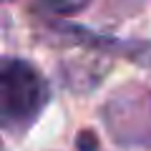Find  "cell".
I'll return each instance as SVG.
<instances>
[{"instance_id":"cell-1","label":"cell","mask_w":151,"mask_h":151,"mask_svg":"<svg viewBox=\"0 0 151 151\" xmlns=\"http://www.w3.org/2000/svg\"><path fill=\"white\" fill-rule=\"evenodd\" d=\"M50 88L43 73L23 58H3L0 63V121L10 134L30 129L48 106Z\"/></svg>"},{"instance_id":"cell-4","label":"cell","mask_w":151,"mask_h":151,"mask_svg":"<svg viewBox=\"0 0 151 151\" xmlns=\"http://www.w3.org/2000/svg\"><path fill=\"white\" fill-rule=\"evenodd\" d=\"M76 146H78V151H98V144H96L93 131H81L78 139H76Z\"/></svg>"},{"instance_id":"cell-2","label":"cell","mask_w":151,"mask_h":151,"mask_svg":"<svg viewBox=\"0 0 151 151\" xmlns=\"http://www.w3.org/2000/svg\"><path fill=\"white\" fill-rule=\"evenodd\" d=\"M103 121L116 144H151V91L144 86H126L103 106Z\"/></svg>"},{"instance_id":"cell-3","label":"cell","mask_w":151,"mask_h":151,"mask_svg":"<svg viewBox=\"0 0 151 151\" xmlns=\"http://www.w3.org/2000/svg\"><path fill=\"white\" fill-rule=\"evenodd\" d=\"M58 33L65 35V38H70L73 43H81L83 48L124 55V58L134 60V63L151 65V40H121V38L96 35V33L86 30V28H78V25H60Z\"/></svg>"}]
</instances>
